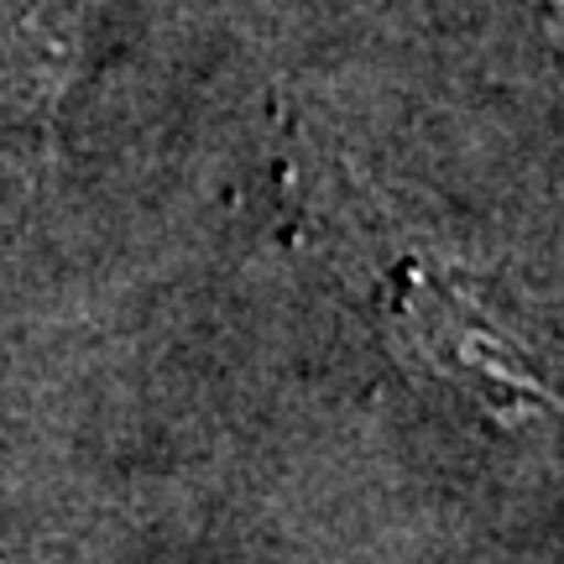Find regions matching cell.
I'll return each mask as SVG.
<instances>
[{
    "mask_svg": "<svg viewBox=\"0 0 564 564\" xmlns=\"http://www.w3.org/2000/svg\"><path fill=\"white\" fill-rule=\"evenodd\" d=\"M398 329L413 340V350H419V361L429 371L449 377L476 403L497 408V413L539 408L549 398L533 361L449 282L423 278V272L408 282L403 303H398Z\"/></svg>",
    "mask_w": 564,
    "mask_h": 564,
    "instance_id": "obj_1",
    "label": "cell"
}]
</instances>
